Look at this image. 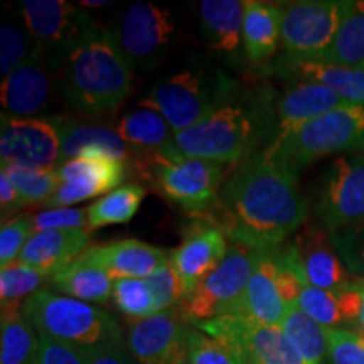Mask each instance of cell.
<instances>
[{"mask_svg":"<svg viewBox=\"0 0 364 364\" xmlns=\"http://www.w3.org/2000/svg\"><path fill=\"white\" fill-rule=\"evenodd\" d=\"M211 225L236 245L273 250L306 225L307 201L299 172L267 150L238 164L223 182Z\"/></svg>","mask_w":364,"mask_h":364,"instance_id":"cell-1","label":"cell"},{"mask_svg":"<svg viewBox=\"0 0 364 364\" xmlns=\"http://www.w3.org/2000/svg\"><path fill=\"white\" fill-rule=\"evenodd\" d=\"M233 98V97H231ZM213 110L201 122L174 134L167 149L188 159L216 164H236L253 156L258 145L273 132L277 135V107L265 98L231 102Z\"/></svg>","mask_w":364,"mask_h":364,"instance_id":"cell-2","label":"cell"},{"mask_svg":"<svg viewBox=\"0 0 364 364\" xmlns=\"http://www.w3.org/2000/svg\"><path fill=\"white\" fill-rule=\"evenodd\" d=\"M134 66L115 34L95 27L63 63V93L75 110L115 112L132 90Z\"/></svg>","mask_w":364,"mask_h":364,"instance_id":"cell-3","label":"cell"},{"mask_svg":"<svg viewBox=\"0 0 364 364\" xmlns=\"http://www.w3.org/2000/svg\"><path fill=\"white\" fill-rule=\"evenodd\" d=\"M22 312L38 336L85 348L122 344L120 327L110 314L66 295L39 290L24 300Z\"/></svg>","mask_w":364,"mask_h":364,"instance_id":"cell-4","label":"cell"},{"mask_svg":"<svg viewBox=\"0 0 364 364\" xmlns=\"http://www.w3.org/2000/svg\"><path fill=\"white\" fill-rule=\"evenodd\" d=\"M364 149V105H343L314 118L267 150L299 172L300 167L334 154Z\"/></svg>","mask_w":364,"mask_h":364,"instance_id":"cell-5","label":"cell"},{"mask_svg":"<svg viewBox=\"0 0 364 364\" xmlns=\"http://www.w3.org/2000/svg\"><path fill=\"white\" fill-rule=\"evenodd\" d=\"M236 91L233 80L201 70H184L154 86L144 105L161 112L174 134L189 129L228 102Z\"/></svg>","mask_w":364,"mask_h":364,"instance_id":"cell-6","label":"cell"},{"mask_svg":"<svg viewBox=\"0 0 364 364\" xmlns=\"http://www.w3.org/2000/svg\"><path fill=\"white\" fill-rule=\"evenodd\" d=\"M149 156L145 169L150 171L159 193L169 201L189 213H209L216 206L226 179L223 164L182 157L167 147Z\"/></svg>","mask_w":364,"mask_h":364,"instance_id":"cell-7","label":"cell"},{"mask_svg":"<svg viewBox=\"0 0 364 364\" xmlns=\"http://www.w3.org/2000/svg\"><path fill=\"white\" fill-rule=\"evenodd\" d=\"M260 253L262 250L236 243L230 245L220 267L206 277L189 297H184L177 304L176 311L182 321L199 324L228 316L247 289Z\"/></svg>","mask_w":364,"mask_h":364,"instance_id":"cell-8","label":"cell"},{"mask_svg":"<svg viewBox=\"0 0 364 364\" xmlns=\"http://www.w3.org/2000/svg\"><path fill=\"white\" fill-rule=\"evenodd\" d=\"M349 0H302L282 7V48L292 61H321L334 43Z\"/></svg>","mask_w":364,"mask_h":364,"instance_id":"cell-9","label":"cell"},{"mask_svg":"<svg viewBox=\"0 0 364 364\" xmlns=\"http://www.w3.org/2000/svg\"><path fill=\"white\" fill-rule=\"evenodd\" d=\"M21 16L53 68L65 63L71 49L95 29L88 14L66 0H22Z\"/></svg>","mask_w":364,"mask_h":364,"instance_id":"cell-10","label":"cell"},{"mask_svg":"<svg viewBox=\"0 0 364 364\" xmlns=\"http://www.w3.org/2000/svg\"><path fill=\"white\" fill-rule=\"evenodd\" d=\"M316 211L327 233L364 223V154L351 152L332 161Z\"/></svg>","mask_w":364,"mask_h":364,"instance_id":"cell-11","label":"cell"},{"mask_svg":"<svg viewBox=\"0 0 364 364\" xmlns=\"http://www.w3.org/2000/svg\"><path fill=\"white\" fill-rule=\"evenodd\" d=\"M194 326L209 336L230 341L247 364H309L280 326H268L243 316H220Z\"/></svg>","mask_w":364,"mask_h":364,"instance_id":"cell-12","label":"cell"},{"mask_svg":"<svg viewBox=\"0 0 364 364\" xmlns=\"http://www.w3.org/2000/svg\"><path fill=\"white\" fill-rule=\"evenodd\" d=\"M115 38L132 66H154L174 38L172 14L152 2L132 4L122 16Z\"/></svg>","mask_w":364,"mask_h":364,"instance_id":"cell-13","label":"cell"},{"mask_svg":"<svg viewBox=\"0 0 364 364\" xmlns=\"http://www.w3.org/2000/svg\"><path fill=\"white\" fill-rule=\"evenodd\" d=\"M59 188L48 201L46 208H71V204L112 193L125 181L127 162L103 154H90L56 167Z\"/></svg>","mask_w":364,"mask_h":364,"instance_id":"cell-14","label":"cell"},{"mask_svg":"<svg viewBox=\"0 0 364 364\" xmlns=\"http://www.w3.org/2000/svg\"><path fill=\"white\" fill-rule=\"evenodd\" d=\"M191 331L171 309L132 322L127 344L140 364H188Z\"/></svg>","mask_w":364,"mask_h":364,"instance_id":"cell-15","label":"cell"},{"mask_svg":"<svg viewBox=\"0 0 364 364\" xmlns=\"http://www.w3.org/2000/svg\"><path fill=\"white\" fill-rule=\"evenodd\" d=\"M59 135L49 118L2 115L0 159L31 169L53 171L59 164Z\"/></svg>","mask_w":364,"mask_h":364,"instance_id":"cell-16","label":"cell"},{"mask_svg":"<svg viewBox=\"0 0 364 364\" xmlns=\"http://www.w3.org/2000/svg\"><path fill=\"white\" fill-rule=\"evenodd\" d=\"M284 250L304 284L322 290H338L349 284V270L332 247L327 230L304 226L294 243L284 245Z\"/></svg>","mask_w":364,"mask_h":364,"instance_id":"cell-17","label":"cell"},{"mask_svg":"<svg viewBox=\"0 0 364 364\" xmlns=\"http://www.w3.org/2000/svg\"><path fill=\"white\" fill-rule=\"evenodd\" d=\"M51 63L44 49L34 44L26 61L14 70L0 86V102L9 117L34 118L49 105L53 95Z\"/></svg>","mask_w":364,"mask_h":364,"instance_id":"cell-18","label":"cell"},{"mask_svg":"<svg viewBox=\"0 0 364 364\" xmlns=\"http://www.w3.org/2000/svg\"><path fill=\"white\" fill-rule=\"evenodd\" d=\"M226 236L215 225H196L181 247L171 253V263L179 275L184 297L198 289L220 267L228 253Z\"/></svg>","mask_w":364,"mask_h":364,"instance_id":"cell-19","label":"cell"},{"mask_svg":"<svg viewBox=\"0 0 364 364\" xmlns=\"http://www.w3.org/2000/svg\"><path fill=\"white\" fill-rule=\"evenodd\" d=\"M275 248L262 250L247 289L228 316H243L268 326H280L287 314V304L277 285Z\"/></svg>","mask_w":364,"mask_h":364,"instance_id":"cell-20","label":"cell"},{"mask_svg":"<svg viewBox=\"0 0 364 364\" xmlns=\"http://www.w3.org/2000/svg\"><path fill=\"white\" fill-rule=\"evenodd\" d=\"M91 263L118 279H149L159 267L169 262L171 253L139 240H120L91 247L83 253Z\"/></svg>","mask_w":364,"mask_h":364,"instance_id":"cell-21","label":"cell"},{"mask_svg":"<svg viewBox=\"0 0 364 364\" xmlns=\"http://www.w3.org/2000/svg\"><path fill=\"white\" fill-rule=\"evenodd\" d=\"M49 120L56 127L61 145L58 166L90 154H103L129 162L134 154V149L124 142L118 132L107 125L86 124L68 117H49Z\"/></svg>","mask_w":364,"mask_h":364,"instance_id":"cell-22","label":"cell"},{"mask_svg":"<svg viewBox=\"0 0 364 364\" xmlns=\"http://www.w3.org/2000/svg\"><path fill=\"white\" fill-rule=\"evenodd\" d=\"M343 105H346L343 100L326 86L299 81L290 86L277 103V135L273 140L285 139L299 127Z\"/></svg>","mask_w":364,"mask_h":364,"instance_id":"cell-23","label":"cell"},{"mask_svg":"<svg viewBox=\"0 0 364 364\" xmlns=\"http://www.w3.org/2000/svg\"><path fill=\"white\" fill-rule=\"evenodd\" d=\"M88 243L90 235L86 230L39 231L33 235L17 262L53 275L83 255Z\"/></svg>","mask_w":364,"mask_h":364,"instance_id":"cell-24","label":"cell"},{"mask_svg":"<svg viewBox=\"0 0 364 364\" xmlns=\"http://www.w3.org/2000/svg\"><path fill=\"white\" fill-rule=\"evenodd\" d=\"M284 71L299 81L326 86L346 105H364V70L321 61L284 59Z\"/></svg>","mask_w":364,"mask_h":364,"instance_id":"cell-25","label":"cell"},{"mask_svg":"<svg viewBox=\"0 0 364 364\" xmlns=\"http://www.w3.org/2000/svg\"><path fill=\"white\" fill-rule=\"evenodd\" d=\"M201 26L209 48L231 54L243 44L245 2L240 0H203L199 2Z\"/></svg>","mask_w":364,"mask_h":364,"instance_id":"cell-26","label":"cell"},{"mask_svg":"<svg viewBox=\"0 0 364 364\" xmlns=\"http://www.w3.org/2000/svg\"><path fill=\"white\" fill-rule=\"evenodd\" d=\"M282 43V6L250 0L245 2L243 49L248 61L263 63Z\"/></svg>","mask_w":364,"mask_h":364,"instance_id":"cell-27","label":"cell"},{"mask_svg":"<svg viewBox=\"0 0 364 364\" xmlns=\"http://www.w3.org/2000/svg\"><path fill=\"white\" fill-rule=\"evenodd\" d=\"M53 285L66 297L81 302L103 304L113 294V279L102 268L91 263L85 255L68 263L51 275Z\"/></svg>","mask_w":364,"mask_h":364,"instance_id":"cell-28","label":"cell"},{"mask_svg":"<svg viewBox=\"0 0 364 364\" xmlns=\"http://www.w3.org/2000/svg\"><path fill=\"white\" fill-rule=\"evenodd\" d=\"M115 130L129 147L147 150L149 154L164 149L174 139V132L162 113L144 103L124 113Z\"/></svg>","mask_w":364,"mask_h":364,"instance_id":"cell-29","label":"cell"},{"mask_svg":"<svg viewBox=\"0 0 364 364\" xmlns=\"http://www.w3.org/2000/svg\"><path fill=\"white\" fill-rule=\"evenodd\" d=\"M39 336L22 312V306H2L0 364H33Z\"/></svg>","mask_w":364,"mask_h":364,"instance_id":"cell-30","label":"cell"},{"mask_svg":"<svg viewBox=\"0 0 364 364\" xmlns=\"http://www.w3.org/2000/svg\"><path fill=\"white\" fill-rule=\"evenodd\" d=\"M321 63L349 68L364 66V0H353L349 4L334 43Z\"/></svg>","mask_w":364,"mask_h":364,"instance_id":"cell-31","label":"cell"},{"mask_svg":"<svg viewBox=\"0 0 364 364\" xmlns=\"http://www.w3.org/2000/svg\"><path fill=\"white\" fill-rule=\"evenodd\" d=\"M282 331L309 364H322L327 354V329L307 316L297 304L287 309Z\"/></svg>","mask_w":364,"mask_h":364,"instance_id":"cell-32","label":"cell"},{"mask_svg":"<svg viewBox=\"0 0 364 364\" xmlns=\"http://www.w3.org/2000/svg\"><path fill=\"white\" fill-rule=\"evenodd\" d=\"M145 198V189L140 184H125L105 194L97 203L86 208L88 211V228L98 230L103 226L125 225L135 213Z\"/></svg>","mask_w":364,"mask_h":364,"instance_id":"cell-33","label":"cell"},{"mask_svg":"<svg viewBox=\"0 0 364 364\" xmlns=\"http://www.w3.org/2000/svg\"><path fill=\"white\" fill-rule=\"evenodd\" d=\"M12 182V186L19 193L24 206L46 203L59 188V177L56 169L43 171L31 169L19 164L2 162V171Z\"/></svg>","mask_w":364,"mask_h":364,"instance_id":"cell-34","label":"cell"},{"mask_svg":"<svg viewBox=\"0 0 364 364\" xmlns=\"http://www.w3.org/2000/svg\"><path fill=\"white\" fill-rule=\"evenodd\" d=\"M51 280V275L38 268L16 262L0 270V299L2 306H21V299L39 292L41 285Z\"/></svg>","mask_w":364,"mask_h":364,"instance_id":"cell-35","label":"cell"},{"mask_svg":"<svg viewBox=\"0 0 364 364\" xmlns=\"http://www.w3.org/2000/svg\"><path fill=\"white\" fill-rule=\"evenodd\" d=\"M113 300L118 311L127 317L140 321L150 317L156 311L152 292L147 284V279H118L113 280Z\"/></svg>","mask_w":364,"mask_h":364,"instance_id":"cell-36","label":"cell"},{"mask_svg":"<svg viewBox=\"0 0 364 364\" xmlns=\"http://www.w3.org/2000/svg\"><path fill=\"white\" fill-rule=\"evenodd\" d=\"M188 364H247V359L230 341L193 329Z\"/></svg>","mask_w":364,"mask_h":364,"instance_id":"cell-37","label":"cell"},{"mask_svg":"<svg viewBox=\"0 0 364 364\" xmlns=\"http://www.w3.org/2000/svg\"><path fill=\"white\" fill-rule=\"evenodd\" d=\"M297 306L326 329H336L339 324L346 322L336 290H322L304 284Z\"/></svg>","mask_w":364,"mask_h":364,"instance_id":"cell-38","label":"cell"},{"mask_svg":"<svg viewBox=\"0 0 364 364\" xmlns=\"http://www.w3.org/2000/svg\"><path fill=\"white\" fill-rule=\"evenodd\" d=\"M31 34L24 21L9 17L0 29V76L7 78L17 66L26 61L34 46L31 48Z\"/></svg>","mask_w":364,"mask_h":364,"instance_id":"cell-39","label":"cell"},{"mask_svg":"<svg viewBox=\"0 0 364 364\" xmlns=\"http://www.w3.org/2000/svg\"><path fill=\"white\" fill-rule=\"evenodd\" d=\"M34 216L19 215L2 223L0 230V267H9L19 260L22 250L33 238Z\"/></svg>","mask_w":364,"mask_h":364,"instance_id":"cell-40","label":"cell"},{"mask_svg":"<svg viewBox=\"0 0 364 364\" xmlns=\"http://www.w3.org/2000/svg\"><path fill=\"white\" fill-rule=\"evenodd\" d=\"M332 247L349 273L364 280V223L329 233Z\"/></svg>","mask_w":364,"mask_h":364,"instance_id":"cell-41","label":"cell"},{"mask_svg":"<svg viewBox=\"0 0 364 364\" xmlns=\"http://www.w3.org/2000/svg\"><path fill=\"white\" fill-rule=\"evenodd\" d=\"M147 284L152 292L154 302H156L157 312H166L174 309L177 304L184 299V290L179 275H177L176 268L172 267L171 258L169 262L159 267L156 272L147 279Z\"/></svg>","mask_w":364,"mask_h":364,"instance_id":"cell-42","label":"cell"},{"mask_svg":"<svg viewBox=\"0 0 364 364\" xmlns=\"http://www.w3.org/2000/svg\"><path fill=\"white\" fill-rule=\"evenodd\" d=\"M327 356L332 364H364V336L349 329H327Z\"/></svg>","mask_w":364,"mask_h":364,"instance_id":"cell-43","label":"cell"},{"mask_svg":"<svg viewBox=\"0 0 364 364\" xmlns=\"http://www.w3.org/2000/svg\"><path fill=\"white\" fill-rule=\"evenodd\" d=\"M33 364H90V348L39 336Z\"/></svg>","mask_w":364,"mask_h":364,"instance_id":"cell-44","label":"cell"},{"mask_svg":"<svg viewBox=\"0 0 364 364\" xmlns=\"http://www.w3.org/2000/svg\"><path fill=\"white\" fill-rule=\"evenodd\" d=\"M88 211L81 208H51L34 215V231L86 230Z\"/></svg>","mask_w":364,"mask_h":364,"instance_id":"cell-45","label":"cell"},{"mask_svg":"<svg viewBox=\"0 0 364 364\" xmlns=\"http://www.w3.org/2000/svg\"><path fill=\"white\" fill-rule=\"evenodd\" d=\"M21 208L26 206L22 203L19 193L14 188L12 182L9 181V177L4 172H0V209H2V223L9 221L7 218H11Z\"/></svg>","mask_w":364,"mask_h":364,"instance_id":"cell-46","label":"cell"},{"mask_svg":"<svg viewBox=\"0 0 364 364\" xmlns=\"http://www.w3.org/2000/svg\"><path fill=\"white\" fill-rule=\"evenodd\" d=\"M90 364H129L122 344L90 348Z\"/></svg>","mask_w":364,"mask_h":364,"instance_id":"cell-47","label":"cell"},{"mask_svg":"<svg viewBox=\"0 0 364 364\" xmlns=\"http://www.w3.org/2000/svg\"><path fill=\"white\" fill-rule=\"evenodd\" d=\"M107 4H108V2H105V0H81V2H78V6H81V7L98 9V7L107 6Z\"/></svg>","mask_w":364,"mask_h":364,"instance_id":"cell-48","label":"cell"},{"mask_svg":"<svg viewBox=\"0 0 364 364\" xmlns=\"http://www.w3.org/2000/svg\"><path fill=\"white\" fill-rule=\"evenodd\" d=\"M361 297H363V304H361V314H359L358 324H359V329H361V334L364 336V280H361Z\"/></svg>","mask_w":364,"mask_h":364,"instance_id":"cell-49","label":"cell"},{"mask_svg":"<svg viewBox=\"0 0 364 364\" xmlns=\"http://www.w3.org/2000/svg\"><path fill=\"white\" fill-rule=\"evenodd\" d=\"M363 70H364V66H363Z\"/></svg>","mask_w":364,"mask_h":364,"instance_id":"cell-50","label":"cell"}]
</instances>
